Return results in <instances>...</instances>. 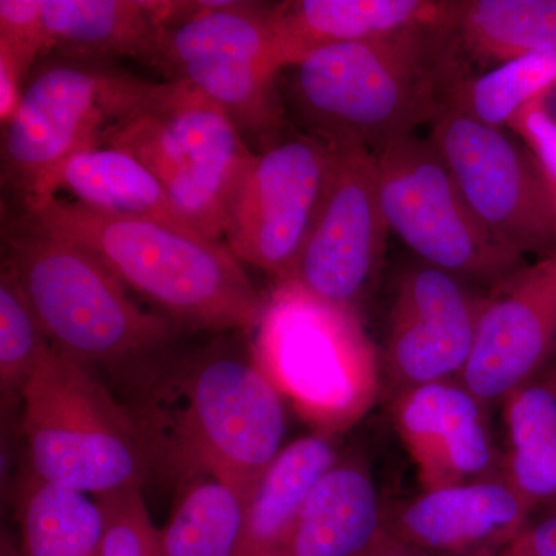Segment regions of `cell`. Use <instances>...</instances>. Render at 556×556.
I'll return each instance as SVG.
<instances>
[{
  "label": "cell",
  "instance_id": "cell-21",
  "mask_svg": "<svg viewBox=\"0 0 556 556\" xmlns=\"http://www.w3.org/2000/svg\"><path fill=\"white\" fill-rule=\"evenodd\" d=\"M175 2L43 0L51 49L65 60L105 65L119 58L150 61Z\"/></svg>",
  "mask_w": 556,
  "mask_h": 556
},
{
  "label": "cell",
  "instance_id": "cell-4",
  "mask_svg": "<svg viewBox=\"0 0 556 556\" xmlns=\"http://www.w3.org/2000/svg\"><path fill=\"white\" fill-rule=\"evenodd\" d=\"M9 270L51 345L93 371L123 376L172 345L177 325L139 308L86 248L21 223L3 241Z\"/></svg>",
  "mask_w": 556,
  "mask_h": 556
},
{
  "label": "cell",
  "instance_id": "cell-6",
  "mask_svg": "<svg viewBox=\"0 0 556 556\" xmlns=\"http://www.w3.org/2000/svg\"><path fill=\"white\" fill-rule=\"evenodd\" d=\"M102 146L144 164L193 228L225 239L230 203L255 153L206 94L182 80L137 78Z\"/></svg>",
  "mask_w": 556,
  "mask_h": 556
},
{
  "label": "cell",
  "instance_id": "cell-15",
  "mask_svg": "<svg viewBox=\"0 0 556 556\" xmlns=\"http://www.w3.org/2000/svg\"><path fill=\"white\" fill-rule=\"evenodd\" d=\"M556 358V249L485 292L460 382L489 407L540 378Z\"/></svg>",
  "mask_w": 556,
  "mask_h": 556
},
{
  "label": "cell",
  "instance_id": "cell-16",
  "mask_svg": "<svg viewBox=\"0 0 556 556\" xmlns=\"http://www.w3.org/2000/svg\"><path fill=\"white\" fill-rule=\"evenodd\" d=\"M388 404L422 490L503 477L492 407L459 379L413 388Z\"/></svg>",
  "mask_w": 556,
  "mask_h": 556
},
{
  "label": "cell",
  "instance_id": "cell-37",
  "mask_svg": "<svg viewBox=\"0 0 556 556\" xmlns=\"http://www.w3.org/2000/svg\"><path fill=\"white\" fill-rule=\"evenodd\" d=\"M552 189H554L555 203H556V185H554V182H552Z\"/></svg>",
  "mask_w": 556,
  "mask_h": 556
},
{
  "label": "cell",
  "instance_id": "cell-3",
  "mask_svg": "<svg viewBox=\"0 0 556 556\" xmlns=\"http://www.w3.org/2000/svg\"><path fill=\"white\" fill-rule=\"evenodd\" d=\"M24 225L86 248L179 329L251 334L266 298L226 243L153 219L102 214L62 199L24 208Z\"/></svg>",
  "mask_w": 556,
  "mask_h": 556
},
{
  "label": "cell",
  "instance_id": "cell-34",
  "mask_svg": "<svg viewBox=\"0 0 556 556\" xmlns=\"http://www.w3.org/2000/svg\"><path fill=\"white\" fill-rule=\"evenodd\" d=\"M504 556H535L533 552L530 551L529 544L526 543L525 536H519L517 541H515L514 546L508 548L506 555Z\"/></svg>",
  "mask_w": 556,
  "mask_h": 556
},
{
  "label": "cell",
  "instance_id": "cell-18",
  "mask_svg": "<svg viewBox=\"0 0 556 556\" xmlns=\"http://www.w3.org/2000/svg\"><path fill=\"white\" fill-rule=\"evenodd\" d=\"M459 0H298L276 5L278 68L309 53L427 25L453 24Z\"/></svg>",
  "mask_w": 556,
  "mask_h": 556
},
{
  "label": "cell",
  "instance_id": "cell-29",
  "mask_svg": "<svg viewBox=\"0 0 556 556\" xmlns=\"http://www.w3.org/2000/svg\"><path fill=\"white\" fill-rule=\"evenodd\" d=\"M104 515L101 556H150L159 530L150 521L142 486L98 500Z\"/></svg>",
  "mask_w": 556,
  "mask_h": 556
},
{
  "label": "cell",
  "instance_id": "cell-20",
  "mask_svg": "<svg viewBox=\"0 0 556 556\" xmlns=\"http://www.w3.org/2000/svg\"><path fill=\"white\" fill-rule=\"evenodd\" d=\"M58 192L68 193L73 203L102 214L153 219L197 230L179 212L160 179L119 149L102 146L70 156L39 186L24 208L56 199Z\"/></svg>",
  "mask_w": 556,
  "mask_h": 556
},
{
  "label": "cell",
  "instance_id": "cell-23",
  "mask_svg": "<svg viewBox=\"0 0 556 556\" xmlns=\"http://www.w3.org/2000/svg\"><path fill=\"white\" fill-rule=\"evenodd\" d=\"M503 478L533 508L556 501V394L538 378L504 399Z\"/></svg>",
  "mask_w": 556,
  "mask_h": 556
},
{
  "label": "cell",
  "instance_id": "cell-12",
  "mask_svg": "<svg viewBox=\"0 0 556 556\" xmlns=\"http://www.w3.org/2000/svg\"><path fill=\"white\" fill-rule=\"evenodd\" d=\"M336 148L314 135H292L255 153L228 214L226 247L243 265L287 281L334 169Z\"/></svg>",
  "mask_w": 556,
  "mask_h": 556
},
{
  "label": "cell",
  "instance_id": "cell-17",
  "mask_svg": "<svg viewBox=\"0 0 556 556\" xmlns=\"http://www.w3.org/2000/svg\"><path fill=\"white\" fill-rule=\"evenodd\" d=\"M532 514L497 477L388 501L383 533L431 556H504Z\"/></svg>",
  "mask_w": 556,
  "mask_h": 556
},
{
  "label": "cell",
  "instance_id": "cell-5",
  "mask_svg": "<svg viewBox=\"0 0 556 556\" xmlns=\"http://www.w3.org/2000/svg\"><path fill=\"white\" fill-rule=\"evenodd\" d=\"M251 351L311 433L339 438L382 397V365L357 311L280 281L251 332Z\"/></svg>",
  "mask_w": 556,
  "mask_h": 556
},
{
  "label": "cell",
  "instance_id": "cell-7",
  "mask_svg": "<svg viewBox=\"0 0 556 556\" xmlns=\"http://www.w3.org/2000/svg\"><path fill=\"white\" fill-rule=\"evenodd\" d=\"M33 479L98 500L142 486L148 445L127 405L91 369L50 345L22 393Z\"/></svg>",
  "mask_w": 556,
  "mask_h": 556
},
{
  "label": "cell",
  "instance_id": "cell-8",
  "mask_svg": "<svg viewBox=\"0 0 556 556\" xmlns=\"http://www.w3.org/2000/svg\"><path fill=\"white\" fill-rule=\"evenodd\" d=\"M166 80L206 94L244 138L280 139L283 110L276 93V5L260 2H175L149 61Z\"/></svg>",
  "mask_w": 556,
  "mask_h": 556
},
{
  "label": "cell",
  "instance_id": "cell-2",
  "mask_svg": "<svg viewBox=\"0 0 556 556\" xmlns=\"http://www.w3.org/2000/svg\"><path fill=\"white\" fill-rule=\"evenodd\" d=\"M464 60L453 24L324 47L292 65V102L309 135L376 152L437 123L470 76Z\"/></svg>",
  "mask_w": 556,
  "mask_h": 556
},
{
  "label": "cell",
  "instance_id": "cell-26",
  "mask_svg": "<svg viewBox=\"0 0 556 556\" xmlns=\"http://www.w3.org/2000/svg\"><path fill=\"white\" fill-rule=\"evenodd\" d=\"M247 495L217 478L186 482L169 522L160 530L164 556H236Z\"/></svg>",
  "mask_w": 556,
  "mask_h": 556
},
{
  "label": "cell",
  "instance_id": "cell-22",
  "mask_svg": "<svg viewBox=\"0 0 556 556\" xmlns=\"http://www.w3.org/2000/svg\"><path fill=\"white\" fill-rule=\"evenodd\" d=\"M336 439L309 433L289 442L248 493L236 556H277L321 475L338 460Z\"/></svg>",
  "mask_w": 556,
  "mask_h": 556
},
{
  "label": "cell",
  "instance_id": "cell-36",
  "mask_svg": "<svg viewBox=\"0 0 556 556\" xmlns=\"http://www.w3.org/2000/svg\"><path fill=\"white\" fill-rule=\"evenodd\" d=\"M0 556H22L20 547L10 540L9 536H2V547H0Z\"/></svg>",
  "mask_w": 556,
  "mask_h": 556
},
{
  "label": "cell",
  "instance_id": "cell-33",
  "mask_svg": "<svg viewBox=\"0 0 556 556\" xmlns=\"http://www.w3.org/2000/svg\"><path fill=\"white\" fill-rule=\"evenodd\" d=\"M358 556H431L426 552L417 551V548L408 546V544L401 543V541L394 540V538L388 536L387 533H382L376 540L368 551Z\"/></svg>",
  "mask_w": 556,
  "mask_h": 556
},
{
  "label": "cell",
  "instance_id": "cell-35",
  "mask_svg": "<svg viewBox=\"0 0 556 556\" xmlns=\"http://www.w3.org/2000/svg\"><path fill=\"white\" fill-rule=\"evenodd\" d=\"M540 378L556 394V358Z\"/></svg>",
  "mask_w": 556,
  "mask_h": 556
},
{
  "label": "cell",
  "instance_id": "cell-13",
  "mask_svg": "<svg viewBox=\"0 0 556 556\" xmlns=\"http://www.w3.org/2000/svg\"><path fill=\"white\" fill-rule=\"evenodd\" d=\"M334 148L327 195L289 280L325 302L361 313L378 287L390 228L375 153L362 146Z\"/></svg>",
  "mask_w": 556,
  "mask_h": 556
},
{
  "label": "cell",
  "instance_id": "cell-31",
  "mask_svg": "<svg viewBox=\"0 0 556 556\" xmlns=\"http://www.w3.org/2000/svg\"><path fill=\"white\" fill-rule=\"evenodd\" d=\"M507 129L526 142L556 185V79L515 116Z\"/></svg>",
  "mask_w": 556,
  "mask_h": 556
},
{
  "label": "cell",
  "instance_id": "cell-1",
  "mask_svg": "<svg viewBox=\"0 0 556 556\" xmlns=\"http://www.w3.org/2000/svg\"><path fill=\"white\" fill-rule=\"evenodd\" d=\"M170 346L121 376L152 470L182 484L217 478L248 497L287 447V401L251 346L218 342L182 354Z\"/></svg>",
  "mask_w": 556,
  "mask_h": 556
},
{
  "label": "cell",
  "instance_id": "cell-24",
  "mask_svg": "<svg viewBox=\"0 0 556 556\" xmlns=\"http://www.w3.org/2000/svg\"><path fill=\"white\" fill-rule=\"evenodd\" d=\"M453 28L464 58L497 67L556 51V0H459Z\"/></svg>",
  "mask_w": 556,
  "mask_h": 556
},
{
  "label": "cell",
  "instance_id": "cell-9",
  "mask_svg": "<svg viewBox=\"0 0 556 556\" xmlns=\"http://www.w3.org/2000/svg\"><path fill=\"white\" fill-rule=\"evenodd\" d=\"M372 153L388 228L417 260L482 291L526 265L479 222L430 138L407 135Z\"/></svg>",
  "mask_w": 556,
  "mask_h": 556
},
{
  "label": "cell",
  "instance_id": "cell-28",
  "mask_svg": "<svg viewBox=\"0 0 556 556\" xmlns=\"http://www.w3.org/2000/svg\"><path fill=\"white\" fill-rule=\"evenodd\" d=\"M51 343L9 270L0 277V386L3 397L22 399Z\"/></svg>",
  "mask_w": 556,
  "mask_h": 556
},
{
  "label": "cell",
  "instance_id": "cell-10",
  "mask_svg": "<svg viewBox=\"0 0 556 556\" xmlns=\"http://www.w3.org/2000/svg\"><path fill=\"white\" fill-rule=\"evenodd\" d=\"M468 206L503 247L538 257L556 249V203L540 161L514 131L485 126L456 105L431 126Z\"/></svg>",
  "mask_w": 556,
  "mask_h": 556
},
{
  "label": "cell",
  "instance_id": "cell-14",
  "mask_svg": "<svg viewBox=\"0 0 556 556\" xmlns=\"http://www.w3.org/2000/svg\"><path fill=\"white\" fill-rule=\"evenodd\" d=\"M485 292L420 260L401 270L380 353L387 402L413 388L459 379Z\"/></svg>",
  "mask_w": 556,
  "mask_h": 556
},
{
  "label": "cell",
  "instance_id": "cell-25",
  "mask_svg": "<svg viewBox=\"0 0 556 556\" xmlns=\"http://www.w3.org/2000/svg\"><path fill=\"white\" fill-rule=\"evenodd\" d=\"M20 519L22 556H101L104 515L89 495L30 478Z\"/></svg>",
  "mask_w": 556,
  "mask_h": 556
},
{
  "label": "cell",
  "instance_id": "cell-27",
  "mask_svg": "<svg viewBox=\"0 0 556 556\" xmlns=\"http://www.w3.org/2000/svg\"><path fill=\"white\" fill-rule=\"evenodd\" d=\"M556 79V51L530 54L467 76L452 104L485 126L507 129L515 116Z\"/></svg>",
  "mask_w": 556,
  "mask_h": 556
},
{
  "label": "cell",
  "instance_id": "cell-30",
  "mask_svg": "<svg viewBox=\"0 0 556 556\" xmlns=\"http://www.w3.org/2000/svg\"><path fill=\"white\" fill-rule=\"evenodd\" d=\"M47 47L43 0H0V67L25 84L33 62Z\"/></svg>",
  "mask_w": 556,
  "mask_h": 556
},
{
  "label": "cell",
  "instance_id": "cell-19",
  "mask_svg": "<svg viewBox=\"0 0 556 556\" xmlns=\"http://www.w3.org/2000/svg\"><path fill=\"white\" fill-rule=\"evenodd\" d=\"M383 508L367 453H340L311 490L277 556H358L383 533Z\"/></svg>",
  "mask_w": 556,
  "mask_h": 556
},
{
  "label": "cell",
  "instance_id": "cell-11",
  "mask_svg": "<svg viewBox=\"0 0 556 556\" xmlns=\"http://www.w3.org/2000/svg\"><path fill=\"white\" fill-rule=\"evenodd\" d=\"M134 79L108 65L70 60L36 73L2 127V179L22 206L70 156L102 148L110 124L126 109Z\"/></svg>",
  "mask_w": 556,
  "mask_h": 556
},
{
  "label": "cell",
  "instance_id": "cell-32",
  "mask_svg": "<svg viewBox=\"0 0 556 556\" xmlns=\"http://www.w3.org/2000/svg\"><path fill=\"white\" fill-rule=\"evenodd\" d=\"M522 536L533 555L556 556V501L533 511Z\"/></svg>",
  "mask_w": 556,
  "mask_h": 556
}]
</instances>
